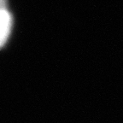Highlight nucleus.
I'll return each instance as SVG.
<instances>
[{
    "label": "nucleus",
    "mask_w": 123,
    "mask_h": 123,
    "mask_svg": "<svg viewBox=\"0 0 123 123\" xmlns=\"http://www.w3.org/2000/svg\"><path fill=\"white\" fill-rule=\"evenodd\" d=\"M12 17L7 10L6 0H0V48L4 45L10 35Z\"/></svg>",
    "instance_id": "obj_1"
}]
</instances>
